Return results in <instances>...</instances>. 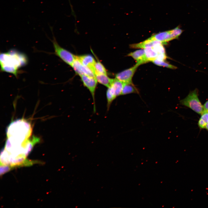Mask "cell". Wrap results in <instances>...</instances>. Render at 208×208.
<instances>
[{"mask_svg": "<svg viewBox=\"0 0 208 208\" xmlns=\"http://www.w3.org/2000/svg\"><path fill=\"white\" fill-rule=\"evenodd\" d=\"M0 62L2 72L11 73L16 77L18 69L27 64L28 60L25 54L12 50L1 53Z\"/></svg>", "mask_w": 208, "mask_h": 208, "instance_id": "1", "label": "cell"}, {"mask_svg": "<svg viewBox=\"0 0 208 208\" xmlns=\"http://www.w3.org/2000/svg\"><path fill=\"white\" fill-rule=\"evenodd\" d=\"M7 137L18 142H23L30 138L32 132L30 123L23 119L12 122L6 129Z\"/></svg>", "mask_w": 208, "mask_h": 208, "instance_id": "2", "label": "cell"}, {"mask_svg": "<svg viewBox=\"0 0 208 208\" xmlns=\"http://www.w3.org/2000/svg\"><path fill=\"white\" fill-rule=\"evenodd\" d=\"M198 90L196 88L190 92L184 99L180 100L181 105L191 109L201 115L204 112L203 105L198 98Z\"/></svg>", "mask_w": 208, "mask_h": 208, "instance_id": "3", "label": "cell"}, {"mask_svg": "<svg viewBox=\"0 0 208 208\" xmlns=\"http://www.w3.org/2000/svg\"><path fill=\"white\" fill-rule=\"evenodd\" d=\"M183 30L179 26L170 30L159 32L149 38V39L160 42L164 44L173 40L178 39L182 33Z\"/></svg>", "mask_w": 208, "mask_h": 208, "instance_id": "4", "label": "cell"}, {"mask_svg": "<svg viewBox=\"0 0 208 208\" xmlns=\"http://www.w3.org/2000/svg\"><path fill=\"white\" fill-rule=\"evenodd\" d=\"M52 41L55 54L66 64L71 66L76 58V55L60 46L54 36Z\"/></svg>", "mask_w": 208, "mask_h": 208, "instance_id": "5", "label": "cell"}, {"mask_svg": "<svg viewBox=\"0 0 208 208\" xmlns=\"http://www.w3.org/2000/svg\"><path fill=\"white\" fill-rule=\"evenodd\" d=\"M84 86L89 90L92 95L93 104V111H96L95 93L97 81L95 78L83 75L80 76Z\"/></svg>", "mask_w": 208, "mask_h": 208, "instance_id": "6", "label": "cell"}, {"mask_svg": "<svg viewBox=\"0 0 208 208\" xmlns=\"http://www.w3.org/2000/svg\"><path fill=\"white\" fill-rule=\"evenodd\" d=\"M76 73L80 76L84 75L95 78L93 72L89 67L83 65L79 60L77 56L71 66Z\"/></svg>", "mask_w": 208, "mask_h": 208, "instance_id": "7", "label": "cell"}, {"mask_svg": "<svg viewBox=\"0 0 208 208\" xmlns=\"http://www.w3.org/2000/svg\"><path fill=\"white\" fill-rule=\"evenodd\" d=\"M139 65L137 64L133 66L117 73L116 78L124 82L132 83V78Z\"/></svg>", "mask_w": 208, "mask_h": 208, "instance_id": "8", "label": "cell"}, {"mask_svg": "<svg viewBox=\"0 0 208 208\" xmlns=\"http://www.w3.org/2000/svg\"><path fill=\"white\" fill-rule=\"evenodd\" d=\"M123 85V82L115 78L112 79L111 85L108 88L116 98L118 96L121 95Z\"/></svg>", "mask_w": 208, "mask_h": 208, "instance_id": "9", "label": "cell"}, {"mask_svg": "<svg viewBox=\"0 0 208 208\" xmlns=\"http://www.w3.org/2000/svg\"><path fill=\"white\" fill-rule=\"evenodd\" d=\"M127 56L132 57L139 65L148 62L145 56V50L142 49L129 53Z\"/></svg>", "mask_w": 208, "mask_h": 208, "instance_id": "10", "label": "cell"}, {"mask_svg": "<svg viewBox=\"0 0 208 208\" xmlns=\"http://www.w3.org/2000/svg\"><path fill=\"white\" fill-rule=\"evenodd\" d=\"M77 56L82 64L90 68L94 74V65L96 61L93 56L88 54Z\"/></svg>", "mask_w": 208, "mask_h": 208, "instance_id": "11", "label": "cell"}, {"mask_svg": "<svg viewBox=\"0 0 208 208\" xmlns=\"http://www.w3.org/2000/svg\"><path fill=\"white\" fill-rule=\"evenodd\" d=\"M159 42H160L151 40L148 38L140 43L131 44L130 45V47L132 48L145 49L153 47Z\"/></svg>", "mask_w": 208, "mask_h": 208, "instance_id": "12", "label": "cell"}, {"mask_svg": "<svg viewBox=\"0 0 208 208\" xmlns=\"http://www.w3.org/2000/svg\"><path fill=\"white\" fill-rule=\"evenodd\" d=\"M95 75L98 82L107 88L110 86L112 79L109 78L107 74L96 73Z\"/></svg>", "mask_w": 208, "mask_h": 208, "instance_id": "13", "label": "cell"}, {"mask_svg": "<svg viewBox=\"0 0 208 208\" xmlns=\"http://www.w3.org/2000/svg\"><path fill=\"white\" fill-rule=\"evenodd\" d=\"M139 91L134 85L132 83H124L121 95L136 93H139Z\"/></svg>", "mask_w": 208, "mask_h": 208, "instance_id": "14", "label": "cell"}, {"mask_svg": "<svg viewBox=\"0 0 208 208\" xmlns=\"http://www.w3.org/2000/svg\"><path fill=\"white\" fill-rule=\"evenodd\" d=\"M145 56L148 62L156 59L159 54L153 47L144 49Z\"/></svg>", "mask_w": 208, "mask_h": 208, "instance_id": "15", "label": "cell"}, {"mask_svg": "<svg viewBox=\"0 0 208 208\" xmlns=\"http://www.w3.org/2000/svg\"><path fill=\"white\" fill-rule=\"evenodd\" d=\"M208 122V112L204 111L201 115L198 122V127L201 129H205Z\"/></svg>", "mask_w": 208, "mask_h": 208, "instance_id": "16", "label": "cell"}, {"mask_svg": "<svg viewBox=\"0 0 208 208\" xmlns=\"http://www.w3.org/2000/svg\"><path fill=\"white\" fill-rule=\"evenodd\" d=\"M94 74L99 73L107 75V72L103 65L99 61L96 62L94 65Z\"/></svg>", "mask_w": 208, "mask_h": 208, "instance_id": "17", "label": "cell"}, {"mask_svg": "<svg viewBox=\"0 0 208 208\" xmlns=\"http://www.w3.org/2000/svg\"><path fill=\"white\" fill-rule=\"evenodd\" d=\"M152 62L155 65L159 66L173 69H176L177 68V67L166 62L164 61L155 59Z\"/></svg>", "mask_w": 208, "mask_h": 208, "instance_id": "18", "label": "cell"}, {"mask_svg": "<svg viewBox=\"0 0 208 208\" xmlns=\"http://www.w3.org/2000/svg\"><path fill=\"white\" fill-rule=\"evenodd\" d=\"M13 168L9 165H0V176L8 172Z\"/></svg>", "mask_w": 208, "mask_h": 208, "instance_id": "19", "label": "cell"}, {"mask_svg": "<svg viewBox=\"0 0 208 208\" xmlns=\"http://www.w3.org/2000/svg\"><path fill=\"white\" fill-rule=\"evenodd\" d=\"M204 111L208 112V100H207L203 105Z\"/></svg>", "mask_w": 208, "mask_h": 208, "instance_id": "20", "label": "cell"}, {"mask_svg": "<svg viewBox=\"0 0 208 208\" xmlns=\"http://www.w3.org/2000/svg\"><path fill=\"white\" fill-rule=\"evenodd\" d=\"M205 129H206V130L207 131H208V122L206 125V127Z\"/></svg>", "mask_w": 208, "mask_h": 208, "instance_id": "21", "label": "cell"}]
</instances>
